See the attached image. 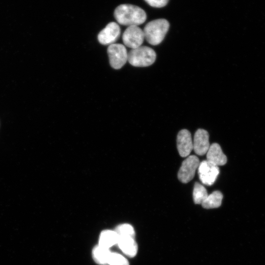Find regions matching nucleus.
I'll use <instances>...</instances> for the list:
<instances>
[{
    "label": "nucleus",
    "mask_w": 265,
    "mask_h": 265,
    "mask_svg": "<svg viewBox=\"0 0 265 265\" xmlns=\"http://www.w3.org/2000/svg\"><path fill=\"white\" fill-rule=\"evenodd\" d=\"M116 21L120 25L131 26L141 25L147 18L145 12L140 7L131 4L118 6L114 12Z\"/></svg>",
    "instance_id": "nucleus-1"
},
{
    "label": "nucleus",
    "mask_w": 265,
    "mask_h": 265,
    "mask_svg": "<svg viewBox=\"0 0 265 265\" xmlns=\"http://www.w3.org/2000/svg\"><path fill=\"white\" fill-rule=\"evenodd\" d=\"M169 28V23L165 19H158L148 23L144 27V37L152 45L159 44L163 40Z\"/></svg>",
    "instance_id": "nucleus-2"
},
{
    "label": "nucleus",
    "mask_w": 265,
    "mask_h": 265,
    "mask_svg": "<svg viewBox=\"0 0 265 265\" xmlns=\"http://www.w3.org/2000/svg\"><path fill=\"white\" fill-rule=\"evenodd\" d=\"M156 58L155 51L147 46H140L132 49L128 53V61L135 67H147L154 63Z\"/></svg>",
    "instance_id": "nucleus-3"
},
{
    "label": "nucleus",
    "mask_w": 265,
    "mask_h": 265,
    "mask_svg": "<svg viewBox=\"0 0 265 265\" xmlns=\"http://www.w3.org/2000/svg\"><path fill=\"white\" fill-rule=\"evenodd\" d=\"M107 53L109 64L113 69L121 68L128 61V53L125 46L122 44L114 43L110 45Z\"/></svg>",
    "instance_id": "nucleus-4"
},
{
    "label": "nucleus",
    "mask_w": 265,
    "mask_h": 265,
    "mask_svg": "<svg viewBox=\"0 0 265 265\" xmlns=\"http://www.w3.org/2000/svg\"><path fill=\"white\" fill-rule=\"evenodd\" d=\"M200 161L195 155L188 156L182 162L178 173V178L183 183H187L194 177Z\"/></svg>",
    "instance_id": "nucleus-5"
},
{
    "label": "nucleus",
    "mask_w": 265,
    "mask_h": 265,
    "mask_svg": "<svg viewBox=\"0 0 265 265\" xmlns=\"http://www.w3.org/2000/svg\"><path fill=\"white\" fill-rule=\"evenodd\" d=\"M144 39L143 30L137 26H128L122 35L124 45L132 49L141 46Z\"/></svg>",
    "instance_id": "nucleus-6"
},
{
    "label": "nucleus",
    "mask_w": 265,
    "mask_h": 265,
    "mask_svg": "<svg viewBox=\"0 0 265 265\" xmlns=\"http://www.w3.org/2000/svg\"><path fill=\"white\" fill-rule=\"evenodd\" d=\"M197 169L200 180L207 186L212 185L219 173L218 166L212 164L207 160L200 162Z\"/></svg>",
    "instance_id": "nucleus-7"
},
{
    "label": "nucleus",
    "mask_w": 265,
    "mask_h": 265,
    "mask_svg": "<svg viewBox=\"0 0 265 265\" xmlns=\"http://www.w3.org/2000/svg\"><path fill=\"white\" fill-rule=\"evenodd\" d=\"M121 34V29L117 23L112 22L109 23L98 35L99 43L104 45L114 44Z\"/></svg>",
    "instance_id": "nucleus-8"
},
{
    "label": "nucleus",
    "mask_w": 265,
    "mask_h": 265,
    "mask_svg": "<svg viewBox=\"0 0 265 265\" xmlns=\"http://www.w3.org/2000/svg\"><path fill=\"white\" fill-rule=\"evenodd\" d=\"M209 135L208 132L199 129L195 132L193 141V150L198 155L206 154L210 147Z\"/></svg>",
    "instance_id": "nucleus-9"
},
{
    "label": "nucleus",
    "mask_w": 265,
    "mask_h": 265,
    "mask_svg": "<svg viewBox=\"0 0 265 265\" xmlns=\"http://www.w3.org/2000/svg\"><path fill=\"white\" fill-rule=\"evenodd\" d=\"M178 152L182 157L188 156L193 150V141L190 132L186 129L181 130L177 137Z\"/></svg>",
    "instance_id": "nucleus-10"
},
{
    "label": "nucleus",
    "mask_w": 265,
    "mask_h": 265,
    "mask_svg": "<svg viewBox=\"0 0 265 265\" xmlns=\"http://www.w3.org/2000/svg\"><path fill=\"white\" fill-rule=\"evenodd\" d=\"M207 160L212 165L221 166L227 162V157L223 153L220 145L213 143L210 146L207 152Z\"/></svg>",
    "instance_id": "nucleus-11"
},
{
    "label": "nucleus",
    "mask_w": 265,
    "mask_h": 265,
    "mask_svg": "<svg viewBox=\"0 0 265 265\" xmlns=\"http://www.w3.org/2000/svg\"><path fill=\"white\" fill-rule=\"evenodd\" d=\"M117 244L121 251L127 256L132 258L136 255L138 246L134 238L118 237Z\"/></svg>",
    "instance_id": "nucleus-12"
},
{
    "label": "nucleus",
    "mask_w": 265,
    "mask_h": 265,
    "mask_svg": "<svg viewBox=\"0 0 265 265\" xmlns=\"http://www.w3.org/2000/svg\"><path fill=\"white\" fill-rule=\"evenodd\" d=\"M118 236L114 231L106 230L103 231L99 236L98 245L109 249L117 243Z\"/></svg>",
    "instance_id": "nucleus-13"
},
{
    "label": "nucleus",
    "mask_w": 265,
    "mask_h": 265,
    "mask_svg": "<svg viewBox=\"0 0 265 265\" xmlns=\"http://www.w3.org/2000/svg\"><path fill=\"white\" fill-rule=\"evenodd\" d=\"M111 253L109 249L97 245L93 248L92 256L97 264L104 265L108 264Z\"/></svg>",
    "instance_id": "nucleus-14"
},
{
    "label": "nucleus",
    "mask_w": 265,
    "mask_h": 265,
    "mask_svg": "<svg viewBox=\"0 0 265 265\" xmlns=\"http://www.w3.org/2000/svg\"><path fill=\"white\" fill-rule=\"evenodd\" d=\"M223 195L219 191H214L208 195L206 199L201 204L202 206L207 209L219 207L222 203Z\"/></svg>",
    "instance_id": "nucleus-15"
},
{
    "label": "nucleus",
    "mask_w": 265,
    "mask_h": 265,
    "mask_svg": "<svg viewBox=\"0 0 265 265\" xmlns=\"http://www.w3.org/2000/svg\"><path fill=\"white\" fill-rule=\"evenodd\" d=\"M208 196L206 188L201 184L196 182L193 190V199L195 204H201Z\"/></svg>",
    "instance_id": "nucleus-16"
},
{
    "label": "nucleus",
    "mask_w": 265,
    "mask_h": 265,
    "mask_svg": "<svg viewBox=\"0 0 265 265\" xmlns=\"http://www.w3.org/2000/svg\"><path fill=\"white\" fill-rule=\"evenodd\" d=\"M119 237L135 238V231L133 227L129 224L118 225L114 230Z\"/></svg>",
    "instance_id": "nucleus-17"
},
{
    "label": "nucleus",
    "mask_w": 265,
    "mask_h": 265,
    "mask_svg": "<svg viewBox=\"0 0 265 265\" xmlns=\"http://www.w3.org/2000/svg\"><path fill=\"white\" fill-rule=\"evenodd\" d=\"M109 265H129L128 261L122 255L111 252L108 261Z\"/></svg>",
    "instance_id": "nucleus-18"
},
{
    "label": "nucleus",
    "mask_w": 265,
    "mask_h": 265,
    "mask_svg": "<svg viewBox=\"0 0 265 265\" xmlns=\"http://www.w3.org/2000/svg\"><path fill=\"white\" fill-rule=\"evenodd\" d=\"M149 5L153 7L160 8L165 6L169 0H144Z\"/></svg>",
    "instance_id": "nucleus-19"
}]
</instances>
